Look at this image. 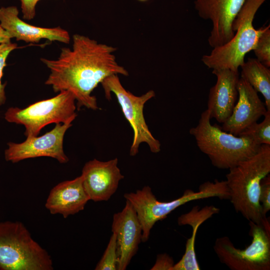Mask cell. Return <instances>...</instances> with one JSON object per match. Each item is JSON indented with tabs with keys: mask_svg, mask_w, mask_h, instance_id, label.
Segmentation results:
<instances>
[{
	"mask_svg": "<svg viewBox=\"0 0 270 270\" xmlns=\"http://www.w3.org/2000/svg\"><path fill=\"white\" fill-rule=\"evenodd\" d=\"M116 50L112 46L74 34L72 48H62L56 60L40 58L50 70L45 84L50 86L55 92H70L78 108L98 110L96 97L92 95L94 89L110 76L128 75V70L117 62Z\"/></svg>",
	"mask_w": 270,
	"mask_h": 270,
	"instance_id": "cell-1",
	"label": "cell"
},
{
	"mask_svg": "<svg viewBox=\"0 0 270 270\" xmlns=\"http://www.w3.org/2000/svg\"><path fill=\"white\" fill-rule=\"evenodd\" d=\"M270 172V145L262 144L254 156L230 168L226 180L236 211L268 232L270 220L262 214L260 194L261 180Z\"/></svg>",
	"mask_w": 270,
	"mask_h": 270,
	"instance_id": "cell-2",
	"label": "cell"
},
{
	"mask_svg": "<svg viewBox=\"0 0 270 270\" xmlns=\"http://www.w3.org/2000/svg\"><path fill=\"white\" fill-rule=\"evenodd\" d=\"M210 112L203 111L198 124L190 130L199 150L220 169H230L256 154L260 145L248 136H236L210 123Z\"/></svg>",
	"mask_w": 270,
	"mask_h": 270,
	"instance_id": "cell-3",
	"label": "cell"
},
{
	"mask_svg": "<svg viewBox=\"0 0 270 270\" xmlns=\"http://www.w3.org/2000/svg\"><path fill=\"white\" fill-rule=\"evenodd\" d=\"M124 198L135 210L142 228V242L148 240L150 230L158 221L166 218L179 206L191 201L217 197L230 200L229 190L226 180L206 182L200 186L198 191L186 190L180 198L170 202L158 200L149 186H144L136 192L126 193Z\"/></svg>",
	"mask_w": 270,
	"mask_h": 270,
	"instance_id": "cell-4",
	"label": "cell"
},
{
	"mask_svg": "<svg viewBox=\"0 0 270 270\" xmlns=\"http://www.w3.org/2000/svg\"><path fill=\"white\" fill-rule=\"evenodd\" d=\"M266 0H245L233 21V38L224 45L213 48L202 61L208 68L213 70L229 69L238 71L246 55L254 49L265 26L256 29L253 25L254 16Z\"/></svg>",
	"mask_w": 270,
	"mask_h": 270,
	"instance_id": "cell-5",
	"label": "cell"
},
{
	"mask_svg": "<svg viewBox=\"0 0 270 270\" xmlns=\"http://www.w3.org/2000/svg\"><path fill=\"white\" fill-rule=\"evenodd\" d=\"M50 255L20 222H0V270H52Z\"/></svg>",
	"mask_w": 270,
	"mask_h": 270,
	"instance_id": "cell-6",
	"label": "cell"
},
{
	"mask_svg": "<svg viewBox=\"0 0 270 270\" xmlns=\"http://www.w3.org/2000/svg\"><path fill=\"white\" fill-rule=\"evenodd\" d=\"M75 101L70 92L63 90L53 98L36 102L23 108L10 107L4 117L8 122L23 125L26 137L35 136L49 124L72 122L77 116Z\"/></svg>",
	"mask_w": 270,
	"mask_h": 270,
	"instance_id": "cell-7",
	"label": "cell"
},
{
	"mask_svg": "<svg viewBox=\"0 0 270 270\" xmlns=\"http://www.w3.org/2000/svg\"><path fill=\"white\" fill-rule=\"evenodd\" d=\"M107 100L111 98L114 94L120 106L122 113L130 124L134 132L133 140L130 154L136 156L142 143H146L153 153L160 151V143L152 136L146 122L144 115L145 104L155 96V92L150 90L140 96L133 94L122 84L117 74L106 78L100 84Z\"/></svg>",
	"mask_w": 270,
	"mask_h": 270,
	"instance_id": "cell-8",
	"label": "cell"
},
{
	"mask_svg": "<svg viewBox=\"0 0 270 270\" xmlns=\"http://www.w3.org/2000/svg\"><path fill=\"white\" fill-rule=\"evenodd\" d=\"M250 244L244 249L234 246L230 238H217L214 250L220 261L232 270H270V232L249 222Z\"/></svg>",
	"mask_w": 270,
	"mask_h": 270,
	"instance_id": "cell-9",
	"label": "cell"
},
{
	"mask_svg": "<svg viewBox=\"0 0 270 270\" xmlns=\"http://www.w3.org/2000/svg\"><path fill=\"white\" fill-rule=\"evenodd\" d=\"M72 126V122L56 124L53 129L42 136L26 137L20 143L8 142L5 160L16 163L25 159L47 156L61 164L68 162L69 159L64 152L63 142L65 133Z\"/></svg>",
	"mask_w": 270,
	"mask_h": 270,
	"instance_id": "cell-10",
	"label": "cell"
},
{
	"mask_svg": "<svg viewBox=\"0 0 270 270\" xmlns=\"http://www.w3.org/2000/svg\"><path fill=\"white\" fill-rule=\"evenodd\" d=\"M245 0H194L198 16L212 22L208 43L212 48L228 42L234 32L232 24Z\"/></svg>",
	"mask_w": 270,
	"mask_h": 270,
	"instance_id": "cell-11",
	"label": "cell"
},
{
	"mask_svg": "<svg viewBox=\"0 0 270 270\" xmlns=\"http://www.w3.org/2000/svg\"><path fill=\"white\" fill-rule=\"evenodd\" d=\"M118 163L117 158L106 162L94 158L84 164L81 176L90 200L107 201L116 192L120 182L124 178Z\"/></svg>",
	"mask_w": 270,
	"mask_h": 270,
	"instance_id": "cell-12",
	"label": "cell"
},
{
	"mask_svg": "<svg viewBox=\"0 0 270 270\" xmlns=\"http://www.w3.org/2000/svg\"><path fill=\"white\" fill-rule=\"evenodd\" d=\"M112 230L116 238L117 270H124L136 254L142 236L141 224L128 201L121 212L114 214Z\"/></svg>",
	"mask_w": 270,
	"mask_h": 270,
	"instance_id": "cell-13",
	"label": "cell"
},
{
	"mask_svg": "<svg viewBox=\"0 0 270 270\" xmlns=\"http://www.w3.org/2000/svg\"><path fill=\"white\" fill-rule=\"evenodd\" d=\"M237 90L238 98L232 114L220 127L222 130L236 136L257 122L268 110L258 92L240 76Z\"/></svg>",
	"mask_w": 270,
	"mask_h": 270,
	"instance_id": "cell-14",
	"label": "cell"
},
{
	"mask_svg": "<svg viewBox=\"0 0 270 270\" xmlns=\"http://www.w3.org/2000/svg\"><path fill=\"white\" fill-rule=\"evenodd\" d=\"M18 14L16 6L0 8V25L8 32L12 38L32 43L39 42L42 39L64 44L70 42L68 32L60 26L46 28L31 25L22 20Z\"/></svg>",
	"mask_w": 270,
	"mask_h": 270,
	"instance_id": "cell-15",
	"label": "cell"
},
{
	"mask_svg": "<svg viewBox=\"0 0 270 270\" xmlns=\"http://www.w3.org/2000/svg\"><path fill=\"white\" fill-rule=\"evenodd\" d=\"M216 77L214 86L210 90L207 110L210 119L223 124L231 115L238 98L237 84L238 71L229 69L213 70Z\"/></svg>",
	"mask_w": 270,
	"mask_h": 270,
	"instance_id": "cell-16",
	"label": "cell"
},
{
	"mask_svg": "<svg viewBox=\"0 0 270 270\" xmlns=\"http://www.w3.org/2000/svg\"><path fill=\"white\" fill-rule=\"evenodd\" d=\"M90 200L80 175L54 186L50 192L45 206L50 214H60L66 218L82 210Z\"/></svg>",
	"mask_w": 270,
	"mask_h": 270,
	"instance_id": "cell-17",
	"label": "cell"
},
{
	"mask_svg": "<svg viewBox=\"0 0 270 270\" xmlns=\"http://www.w3.org/2000/svg\"><path fill=\"white\" fill-rule=\"evenodd\" d=\"M220 208L214 206H206L199 209L198 206H194L188 212L180 215L178 218L179 226L188 225L192 228V234L188 239L186 250L181 259L174 264L172 270H200L195 251V242L198 228L204 222L218 214Z\"/></svg>",
	"mask_w": 270,
	"mask_h": 270,
	"instance_id": "cell-18",
	"label": "cell"
},
{
	"mask_svg": "<svg viewBox=\"0 0 270 270\" xmlns=\"http://www.w3.org/2000/svg\"><path fill=\"white\" fill-rule=\"evenodd\" d=\"M240 77L264 98L266 109L270 110V69L256 58H250L240 66Z\"/></svg>",
	"mask_w": 270,
	"mask_h": 270,
	"instance_id": "cell-19",
	"label": "cell"
},
{
	"mask_svg": "<svg viewBox=\"0 0 270 270\" xmlns=\"http://www.w3.org/2000/svg\"><path fill=\"white\" fill-rule=\"evenodd\" d=\"M238 136L249 137L260 146L270 145V110H267L262 122L253 123Z\"/></svg>",
	"mask_w": 270,
	"mask_h": 270,
	"instance_id": "cell-20",
	"label": "cell"
},
{
	"mask_svg": "<svg viewBox=\"0 0 270 270\" xmlns=\"http://www.w3.org/2000/svg\"><path fill=\"white\" fill-rule=\"evenodd\" d=\"M117 266L116 238V234L112 232L107 247L95 270H116Z\"/></svg>",
	"mask_w": 270,
	"mask_h": 270,
	"instance_id": "cell-21",
	"label": "cell"
},
{
	"mask_svg": "<svg viewBox=\"0 0 270 270\" xmlns=\"http://www.w3.org/2000/svg\"><path fill=\"white\" fill-rule=\"evenodd\" d=\"M256 58L268 68L270 67V26H265L252 50Z\"/></svg>",
	"mask_w": 270,
	"mask_h": 270,
	"instance_id": "cell-22",
	"label": "cell"
},
{
	"mask_svg": "<svg viewBox=\"0 0 270 270\" xmlns=\"http://www.w3.org/2000/svg\"><path fill=\"white\" fill-rule=\"evenodd\" d=\"M18 48V45L11 42L0 44V107L6 102L5 88L6 83L2 82L4 68L7 66L6 60L10 53Z\"/></svg>",
	"mask_w": 270,
	"mask_h": 270,
	"instance_id": "cell-23",
	"label": "cell"
},
{
	"mask_svg": "<svg viewBox=\"0 0 270 270\" xmlns=\"http://www.w3.org/2000/svg\"><path fill=\"white\" fill-rule=\"evenodd\" d=\"M260 202L264 216L270 210V176L263 178L260 182Z\"/></svg>",
	"mask_w": 270,
	"mask_h": 270,
	"instance_id": "cell-24",
	"label": "cell"
},
{
	"mask_svg": "<svg viewBox=\"0 0 270 270\" xmlns=\"http://www.w3.org/2000/svg\"><path fill=\"white\" fill-rule=\"evenodd\" d=\"M174 264L172 257L166 254H158L152 270H172Z\"/></svg>",
	"mask_w": 270,
	"mask_h": 270,
	"instance_id": "cell-25",
	"label": "cell"
},
{
	"mask_svg": "<svg viewBox=\"0 0 270 270\" xmlns=\"http://www.w3.org/2000/svg\"><path fill=\"white\" fill-rule=\"evenodd\" d=\"M23 18L26 20L33 19L36 16V7L39 0H20Z\"/></svg>",
	"mask_w": 270,
	"mask_h": 270,
	"instance_id": "cell-26",
	"label": "cell"
},
{
	"mask_svg": "<svg viewBox=\"0 0 270 270\" xmlns=\"http://www.w3.org/2000/svg\"><path fill=\"white\" fill-rule=\"evenodd\" d=\"M12 38L8 32L0 25V44L11 42Z\"/></svg>",
	"mask_w": 270,
	"mask_h": 270,
	"instance_id": "cell-27",
	"label": "cell"
},
{
	"mask_svg": "<svg viewBox=\"0 0 270 270\" xmlns=\"http://www.w3.org/2000/svg\"><path fill=\"white\" fill-rule=\"evenodd\" d=\"M139 0L140 2H146V1H147L148 0Z\"/></svg>",
	"mask_w": 270,
	"mask_h": 270,
	"instance_id": "cell-28",
	"label": "cell"
},
{
	"mask_svg": "<svg viewBox=\"0 0 270 270\" xmlns=\"http://www.w3.org/2000/svg\"><path fill=\"white\" fill-rule=\"evenodd\" d=\"M40 0H39V1H40Z\"/></svg>",
	"mask_w": 270,
	"mask_h": 270,
	"instance_id": "cell-29",
	"label": "cell"
}]
</instances>
